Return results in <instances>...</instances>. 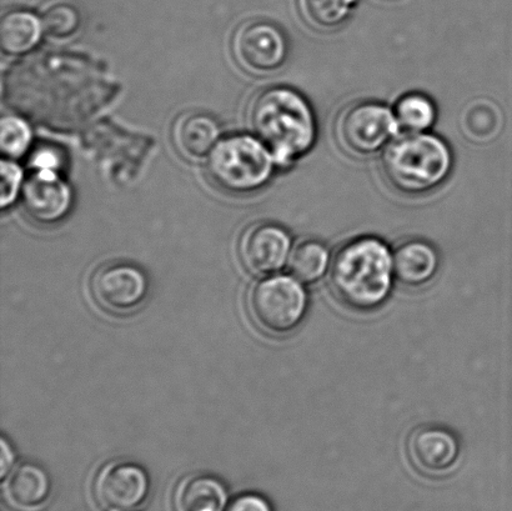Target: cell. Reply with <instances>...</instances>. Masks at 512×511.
<instances>
[{
  "mask_svg": "<svg viewBox=\"0 0 512 511\" xmlns=\"http://www.w3.org/2000/svg\"><path fill=\"white\" fill-rule=\"evenodd\" d=\"M248 123L253 135L288 169L314 149L319 123L313 105L299 90L273 85L250 100Z\"/></svg>",
  "mask_w": 512,
  "mask_h": 511,
  "instance_id": "obj_1",
  "label": "cell"
},
{
  "mask_svg": "<svg viewBox=\"0 0 512 511\" xmlns=\"http://www.w3.org/2000/svg\"><path fill=\"white\" fill-rule=\"evenodd\" d=\"M394 280L393 252L383 239L373 235L348 240L331 258V292L354 312L369 313L383 307Z\"/></svg>",
  "mask_w": 512,
  "mask_h": 511,
  "instance_id": "obj_2",
  "label": "cell"
},
{
  "mask_svg": "<svg viewBox=\"0 0 512 511\" xmlns=\"http://www.w3.org/2000/svg\"><path fill=\"white\" fill-rule=\"evenodd\" d=\"M381 173L396 193L423 197L448 182L454 153L438 134L400 133L381 154Z\"/></svg>",
  "mask_w": 512,
  "mask_h": 511,
  "instance_id": "obj_3",
  "label": "cell"
},
{
  "mask_svg": "<svg viewBox=\"0 0 512 511\" xmlns=\"http://www.w3.org/2000/svg\"><path fill=\"white\" fill-rule=\"evenodd\" d=\"M278 163L255 135L235 134L220 139L209 154L207 172L223 192L244 195L258 192L273 179Z\"/></svg>",
  "mask_w": 512,
  "mask_h": 511,
  "instance_id": "obj_4",
  "label": "cell"
},
{
  "mask_svg": "<svg viewBox=\"0 0 512 511\" xmlns=\"http://www.w3.org/2000/svg\"><path fill=\"white\" fill-rule=\"evenodd\" d=\"M399 134L394 109L376 100L346 105L334 122V138L341 152L358 160L383 154Z\"/></svg>",
  "mask_w": 512,
  "mask_h": 511,
  "instance_id": "obj_5",
  "label": "cell"
},
{
  "mask_svg": "<svg viewBox=\"0 0 512 511\" xmlns=\"http://www.w3.org/2000/svg\"><path fill=\"white\" fill-rule=\"evenodd\" d=\"M248 307L254 323L264 333L286 337L303 324L309 298L298 279L273 275L259 280L250 290Z\"/></svg>",
  "mask_w": 512,
  "mask_h": 511,
  "instance_id": "obj_6",
  "label": "cell"
},
{
  "mask_svg": "<svg viewBox=\"0 0 512 511\" xmlns=\"http://www.w3.org/2000/svg\"><path fill=\"white\" fill-rule=\"evenodd\" d=\"M232 49L239 67L256 77L280 72L290 53L284 30L264 19L240 25L233 35Z\"/></svg>",
  "mask_w": 512,
  "mask_h": 511,
  "instance_id": "obj_7",
  "label": "cell"
},
{
  "mask_svg": "<svg viewBox=\"0 0 512 511\" xmlns=\"http://www.w3.org/2000/svg\"><path fill=\"white\" fill-rule=\"evenodd\" d=\"M90 293L105 312L127 315L143 307L149 295V282L143 270L133 264L109 263L93 274Z\"/></svg>",
  "mask_w": 512,
  "mask_h": 511,
  "instance_id": "obj_8",
  "label": "cell"
},
{
  "mask_svg": "<svg viewBox=\"0 0 512 511\" xmlns=\"http://www.w3.org/2000/svg\"><path fill=\"white\" fill-rule=\"evenodd\" d=\"M293 239L284 227L259 222L244 230L239 240V255L250 273L270 275L285 267L293 252Z\"/></svg>",
  "mask_w": 512,
  "mask_h": 511,
  "instance_id": "obj_9",
  "label": "cell"
},
{
  "mask_svg": "<svg viewBox=\"0 0 512 511\" xmlns=\"http://www.w3.org/2000/svg\"><path fill=\"white\" fill-rule=\"evenodd\" d=\"M20 200L32 222L53 225L67 218L73 205V193L59 172L33 170L24 180Z\"/></svg>",
  "mask_w": 512,
  "mask_h": 511,
  "instance_id": "obj_10",
  "label": "cell"
},
{
  "mask_svg": "<svg viewBox=\"0 0 512 511\" xmlns=\"http://www.w3.org/2000/svg\"><path fill=\"white\" fill-rule=\"evenodd\" d=\"M150 482L137 464L118 462L107 465L94 484L95 499L108 511H130L148 498Z\"/></svg>",
  "mask_w": 512,
  "mask_h": 511,
  "instance_id": "obj_11",
  "label": "cell"
},
{
  "mask_svg": "<svg viewBox=\"0 0 512 511\" xmlns=\"http://www.w3.org/2000/svg\"><path fill=\"white\" fill-rule=\"evenodd\" d=\"M410 463L428 477H443L458 467L461 445L454 433L438 425L415 429L408 440Z\"/></svg>",
  "mask_w": 512,
  "mask_h": 511,
  "instance_id": "obj_12",
  "label": "cell"
},
{
  "mask_svg": "<svg viewBox=\"0 0 512 511\" xmlns=\"http://www.w3.org/2000/svg\"><path fill=\"white\" fill-rule=\"evenodd\" d=\"M440 269V255L424 239H408L393 250L395 282L405 289H423L433 283Z\"/></svg>",
  "mask_w": 512,
  "mask_h": 511,
  "instance_id": "obj_13",
  "label": "cell"
},
{
  "mask_svg": "<svg viewBox=\"0 0 512 511\" xmlns=\"http://www.w3.org/2000/svg\"><path fill=\"white\" fill-rule=\"evenodd\" d=\"M175 149L189 162L209 157L220 140L217 119L202 112H187L175 120L172 130Z\"/></svg>",
  "mask_w": 512,
  "mask_h": 511,
  "instance_id": "obj_14",
  "label": "cell"
},
{
  "mask_svg": "<svg viewBox=\"0 0 512 511\" xmlns=\"http://www.w3.org/2000/svg\"><path fill=\"white\" fill-rule=\"evenodd\" d=\"M52 483L47 472L37 464L25 463L10 473L5 483V498L12 507L23 511L43 507L50 495Z\"/></svg>",
  "mask_w": 512,
  "mask_h": 511,
  "instance_id": "obj_15",
  "label": "cell"
},
{
  "mask_svg": "<svg viewBox=\"0 0 512 511\" xmlns=\"http://www.w3.org/2000/svg\"><path fill=\"white\" fill-rule=\"evenodd\" d=\"M42 19L29 10L14 9L0 20V45L8 55H23L33 50L42 39Z\"/></svg>",
  "mask_w": 512,
  "mask_h": 511,
  "instance_id": "obj_16",
  "label": "cell"
},
{
  "mask_svg": "<svg viewBox=\"0 0 512 511\" xmlns=\"http://www.w3.org/2000/svg\"><path fill=\"white\" fill-rule=\"evenodd\" d=\"M174 502L177 511H224L228 494L218 479L198 474L178 485Z\"/></svg>",
  "mask_w": 512,
  "mask_h": 511,
  "instance_id": "obj_17",
  "label": "cell"
},
{
  "mask_svg": "<svg viewBox=\"0 0 512 511\" xmlns=\"http://www.w3.org/2000/svg\"><path fill=\"white\" fill-rule=\"evenodd\" d=\"M296 4L309 28L330 33L349 22L359 0H296Z\"/></svg>",
  "mask_w": 512,
  "mask_h": 511,
  "instance_id": "obj_18",
  "label": "cell"
},
{
  "mask_svg": "<svg viewBox=\"0 0 512 511\" xmlns=\"http://www.w3.org/2000/svg\"><path fill=\"white\" fill-rule=\"evenodd\" d=\"M331 254L324 242L306 238L296 243L291 252L289 267L293 277L305 284H315L329 273Z\"/></svg>",
  "mask_w": 512,
  "mask_h": 511,
  "instance_id": "obj_19",
  "label": "cell"
},
{
  "mask_svg": "<svg viewBox=\"0 0 512 511\" xmlns=\"http://www.w3.org/2000/svg\"><path fill=\"white\" fill-rule=\"evenodd\" d=\"M393 109L400 133L431 132L438 120L434 100L419 92L401 95Z\"/></svg>",
  "mask_w": 512,
  "mask_h": 511,
  "instance_id": "obj_20",
  "label": "cell"
},
{
  "mask_svg": "<svg viewBox=\"0 0 512 511\" xmlns=\"http://www.w3.org/2000/svg\"><path fill=\"white\" fill-rule=\"evenodd\" d=\"M33 134L29 124L17 115L3 117L0 125V148L10 160L23 157L32 144Z\"/></svg>",
  "mask_w": 512,
  "mask_h": 511,
  "instance_id": "obj_21",
  "label": "cell"
},
{
  "mask_svg": "<svg viewBox=\"0 0 512 511\" xmlns=\"http://www.w3.org/2000/svg\"><path fill=\"white\" fill-rule=\"evenodd\" d=\"M44 32L55 39L72 37L80 27V14L77 8L68 3H55L45 10L43 17Z\"/></svg>",
  "mask_w": 512,
  "mask_h": 511,
  "instance_id": "obj_22",
  "label": "cell"
},
{
  "mask_svg": "<svg viewBox=\"0 0 512 511\" xmlns=\"http://www.w3.org/2000/svg\"><path fill=\"white\" fill-rule=\"evenodd\" d=\"M2 197L0 204L3 209H7L18 199L23 189V170L13 160H2Z\"/></svg>",
  "mask_w": 512,
  "mask_h": 511,
  "instance_id": "obj_23",
  "label": "cell"
},
{
  "mask_svg": "<svg viewBox=\"0 0 512 511\" xmlns=\"http://www.w3.org/2000/svg\"><path fill=\"white\" fill-rule=\"evenodd\" d=\"M62 155L57 149H53L50 145H43L35 150L30 159V165L33 170H54L59 172L62 168Z\"/></svg>",
  "mask_w": 512,
  "mask_h": 511,
  "instance_id": "obj_24",
  "label": "cell"
},
{
  "mask_svg": "<svg viewBox=\"0 0 512 511\" xmlns=\"http://www.w3.org/2000/svg\"><path fill=\"white\" fill-rule=\"evenodd\" d=\"M228 511H273L265 499L258 497V495L249 494L243 495L234 500Z\"/></svg>",
  "mask_w": 512,
  "mask_h": 511,
  "instance_id": "obj_25",
  "label": "cell"
},
{
  "mask_svg": "<svg viewBox=\"0 0 512 511\" xmlns=\"http://www.w3.org/2000/svg\"><path fill=\"white\" fill-rule=\"evenodd\" d=\"M14 464V453L7 440H2V462H0V475L2 479L7 477Z\"/></svg>",
  "mask_w": 512,
  "mask_h": 511,
  "instance_id": "obj_26",
  "label": "cell"
}]
</instances>
